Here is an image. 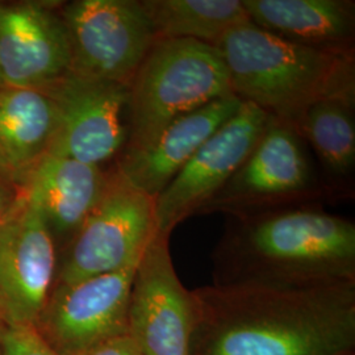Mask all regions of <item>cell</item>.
Listing matches in <instances>:
<instances>
[{
  "label": "cell",
  "mask_w": 355,
  "mask_h": 355,
  "mask_svg": "<svg viewBox=\"0 0 355 355\" xmlns=\"http://www.w3.org/2000/svg\"><path fill=\"white\" fill-rule=\"evenodd\" d=\"M192 291L190 355H355V280Z\"/></svg>",
  "instance_id": "cell-1"
},
{
  "label": "cell",
  "mask_w": 355,
  "mask_h": 355,
  "mask_svg": "<svg viewBox=\"0 0 355 355\" xmlns=\"http://www.w3.org/2000/svg\"><path fill=\"white\" fill-rule=\"evenodd\" d=\"M214 286L299 287L355 280L354 221L320 203L227 217Z\"/></svg>",
  "instance_id": "cell-2"
},
{
  "label": "cell",
  "mask_w": 355,
  "mask_h": 355,
  "mask_svg": "<svg viewBox=\"0 0 355 355\" xmlns=\"http://www.w3.org/2000/svg\"><path fill=\"white\" fill-rule=\"evenodd\" d=\"M215 48L232 94L297 135L316 103L355 98V55L293 44L250 20L230 29Z\"/></svg>",
  "instance_id": "cell-3"
},
{
  "label": "cell",
  "mask_w": 355,
  "mask_h": 355,
  "mask_svg": "<svg viewBox=\"0 0 355 355\" xmlns=\"http://www.w3.org/2000/svg\"><path fill=\"white\" fill-rule=\"evenodd\" d=\"M128 89L124 152L144 148L178 117L233 95L215 46L182 38H157Z\"/></svg>",
  "instance_id": "cell-4"
},
{
  "label": "cell",
  "mask_w": 355,
  "mask_h": 355,
  "mask_svg": "<svg viewBox=\"0 0 355 355\" xmlns=\"http://www.w3.org/2000/svg\"><path fill=\"white\" fill-rule=\"evenodd\" d=\"M336 198L318 173L305 141L291 128L270 120L266 130L228 182L198 216L250 215Z\"/></svg>",
  "instance_id": "cell-5"
},
{
  "label": "cell",
  "mask_w": 355,
  "mask_h": 355,
  "mask_svg": "<svg viewBox=\"0 0 355 355\" xmlns=\"http://www.w3.org/2000/svg\"><path fill=\"white\" fill-rule=\"evenodd\" d=\"M155 233V199L112 166L102 199L60 254L55 286L137 266Z\"/></svg>",
  "instance_id": "cell-6"
},
{
  "label": "cell",
  "mask_w": 355,
  "mask_h": 355,
  "mask_svg": "<svg viewBox=\"0 0 355 355\" xmlns=\"http://www.w3.org/2000/svg\"><path fill=\"white\" fill-rule=\"evenodd\" d=\"M80 76L129 87L157 36L141 0H76L60 7Z\"/></svg>",
  "instance_id": "cell-7"
},
{
  "label": "cell",
  "mask_w": 355,
  "mask_h": 355,
  "mask_svg": "<svg viewBox=\"0 0 355 355\" xmlns=\"http://www.w3.org/2000/svg\"><path fill=\"white\" fill-rule=\"evenodd\" d=\"M41 89L57 114L49 153L102 168L116 164L128 142L127 86L69 71Z\"/></svg>",
  "instance_id": "cell-8"
},
{
  "label": "cell",
  "mask_w": 355,
  "mask_h": 355,
  "mask_svg": "<svg viewBox=\"0 0 355 355\" xmlns=\"http://www.w3.org/2000/svg\"><path fill=\"white\" fill-rule=\"evenodd\" d=\"M170 237L153 236L132 282L128 333L142 355H190L196 299L178 277Z\"/></svg>",
  "instance_id": "cell-9"
},
{
  "label": "cell",
  "mask_w": 355,
  "mask_h": 355,
  "mask_svg": "<svg viewBox=\"0 0 355 355\" xmlns=\"http://www.w3.org/2000/svg\"><path fill=\"white\" fill-rule=\"evenodd\" d=\"M136 267L54 286L35 328L55 355H80L128 333Z\"/></svg>",
  "instance_id": "cell-10"
},
{
  "label": "cell",
  "mask_w": 355,
  "mask_h": 355,
  "mask_svg": "<svg viewBox=\"0 0 355 355\" xmlns=\"http://www.w3.org/2000/svg\"><path fill=\"white\" fill-rule=\"evenodd\" d=\"M270 117L250 103L204 142L155 199L157 232L171 236L178 225L198 212L253 150Z\"/></svg>",
  "instance_id": "cell-11"
},
{
  "label": "cell",
  "mask_w": 355,
  "mask_h": 355,
  "mask_svg": "<svg viewBox=\"0 0 355 355\" xmlns=\"http://www.w3.org/2000/svg\"><path fill=\"white\" fill-rule=\"evenodd\" d=\"M58 246L37 212L21 202L0 225V325L35 327L55 286Z\"/></svg>",
  "instance_id": "cell-12"
},
{
  "label": "cell",
  "mask_w": 355,
  "mask_h": 355,
  "mask_svg": "<svg viewBox=\"0 0 355 355\" xmlns=\"http://www.w3.org/2000/svg\"><path fill=\"white\" fill-rule=\"evenodd\" d=\"M61 6L0 1V76L4 86L41 89L70 71V42Z\"/></svg>",
  "instance_id": "cell-13"
},
{
  "label": "cell",
  "mask_w": 355,
  "mask_h": 355,
  "mask_svg": "<svg viewBox=\"0 0 355 355\" xmlns=\"http://www.w3.org/2000/svg\"><path fill=\"white\" fill-rule=\"evenodd\" d=\"M110 171V170H108ZM108 171L46 153L19 182L23 199L66 246L102 199Z\"/></svg>",
  "instance_id": "cell-14"
},
{
  "label": "cell",
  "mask_w": 355,
  "mask_h": 355,
  "mask_svg": "<svg viewBox=\"0 0 355 355\" xmlns=\"http://www.w3.org/2000/svg\"><path fill=\"white\" fill-rule=\"evenodd\" d=\"M234 95L217 99L167 124L148 145L124 152L114 166L130 183L157 199L218 128L239 111Z\"/></svg>",
  "instance_id": "cell-15"
},
{
  "label": "cell",
  "mask_w": 355,
  "mask_h": 355,
  "mask_svg": "<svg viewBox=\"0 0 355 355\" xmlns=\"http://www.w3.org/2000/svg\"><path fill=\"white\" fill-rule=\"evenodd\" d=\"M254 26L320 51L355 55L354 0H242Z\"/></svg>",
  "instance_id": "cell-16"
},
{
  "label": "cell",
  "mask_w": 355,
  "mask_h": 355,
  "mask_svg": "<svg viewBox=\"0 0 355 355\" xmlns=\"http://www.w3.org/2000/svg\"><path fill=\"white\" fill-rule=\"evenodd\" d=\"M57 114L37 89L0 87V173L19 182L51 150Z\"/></svg>",
  "instance_id": "cell-17"
},
{
  "label": "cell",
  "mask_w": 355,
  "mask_h": 355,
  "mask_svg": "<svg viewBox=\"0 0 355 355\" xmlns=\"http://www.w3.org/2000/svg\"><path fill=\"white\" fill-rule=\"evenodd\" d=\"M299 136L315 153L321 177L336 199L354 195L355 98L316 103L305 114Z\"/></svg>",
  "instance_id": "cell-18"
},
{
  "label": "cell",
  "mask_w": 355,
  "mask_h": 355,
  "mask_svg": "<svg viewBox=\"0 0 355 355\" xmlns=\"http://www.w3.org/2000/svg\"><path fill=\"white\" fill-rule=\"evenodd\" d=\"M157 38L193 40L215 46L249 21L242 0H141Z\"/></svg>",
  "instance_id": "cell-19"
},
{
  "label": "cell",
  "mask_w": 355,
  "mask_h": 355,
  "mask_svg": "<svg viewBox=\"0 0 355 355\" xmlns=\"http://www.w3.org/2000/svg\"><path fill=\"white\" fill-rule=\"evenodd\" d=\"M1 355H55L35 327H3Z\"/></svg>",
  "instance_id": "cell-20"
},
{
  "label": "cell",
  "mask_w": 355,
  "mask_h": 355,
  "mask_svg": "<svg viewBox=\"0 0 355 355\" xmlns=\"http://www.w3.org/2000/svg\"><path fill=\"white\" fill-rule=\"evenodd\" d=\"M80 355H142L129 333L114 337Z\"/></svg>",
  "instance_id": "cell-21"
},
{
  "label": "cell",
  "mask_w": 355,
  "mask_h": 355,
  "mask_svg": "<svg viewBox=\"0 0 355 355\" xmlns=\"http://www.w3.org/2000/svg\"><path fill=\"white\" fill-rule=\"evenodd\" d=\"M20 202L21 192L19 184L0 173V225L12 216Z\"/></svg>",
  "instance_id": "cell-22"
},
{
  "label": "cell",
  "mask_w": 355,
  "mask_h": 355,
  "mask_svg": "<svg viewBox=\"0 0 355 355\" xmlns=\"http://www.w3.org/2000/svg\"><path fill=\"white\" fill-rule=\"evenodd\" d=\"M1 325H0V355H1Z\"/></svg>",
  "instance_id": "cell-23"
},
{
  "label": "cell",
  "mask_w": 355,
  "mask_h": 355,
  "mask_svg": "<svg viewBox=\"0 0 355 355\" xmlns=\"http://www.w3.org/2000/svg\"><path fill=\"white\" fill-rule=\"evenodd\" d=\"M4 86V83H3V80H1V76H0V87H3Z\"/></svg>",
  "instance_id": "cell-24"
}]
</instances>
